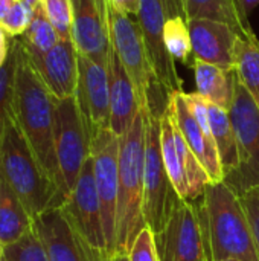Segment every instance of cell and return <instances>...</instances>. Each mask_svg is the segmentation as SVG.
<instances>
[{"label": "cell", "mask_w": 259, "mask_h": 261, "mask_svg": "<svg viewBox=\"0 0 259 261\" xmlns=\"http://www.w3.org/2000/svg\"><path fill=\"white\" fill-rule=\"evenodd\" d=\"M12 47L17 60L12 115L41 167L66 200L55 154V98L40 80L20 37L12 38Z\"/></svg>", "instance_id": "1"}, {"label": "cell", "mask_w": 259, "mask_h": 261, "mask_svg": "<svg viewBox=\"0 0 259 261\" xmlns=\"http://www.w3.org/2000/svg\"><path fill=\"white\" fill-rule=\"evenodd\" d=\"M147 125L148 116L142 107L128 132L119 138L116 252L127 255L136 237L147 226L143 216Z\"/></svg>", "instance_id": "2"}, {"label": "cell", "mask_w": 259, "mask_h": 261, "mask_svg": "<svg viewBox=\"0 0 259 261\" xmlns=\"http://www.w3.org/2000/svg\"><path fill=\"white\" fill-rule=\"evenodd\" d=\"M0 174L18 196L32 220L66 202L41 167L12 113L6 121L0 144Z\"/></svg>", "instance_id": "3"}, {"label": "cell", "mask_w": 259, "mask_h": 261, "mask_svg": "<svg viewBox=\"0 0 259 261\" xmlns=\"http://www.w3.org/2000/svg\"><path fill=\"white\" fill-rule=\"evenodd\" d=\"M200 200L214 261H258L240 196L224 182H209Z\"/></svg>", "instance_id": "4"}, {"label": "cell", "mask_w": 259, "mask_h": 261, "mask_svg": "<svg viewBox=\"0 0 259 261\" xmlns=\"http://www.w3.org/2000/svg\"><path fill=\"white\" fill-rule=\"evenodd\" d=\"M169 102H153L147 107V148H145V199L143 216L147 226L159 234L171 219L172 213L183 200L174 188L162 156L160 132L162 116Z\"/></svg>", "instance_id": "5"}, {"label": "cell", "mask_w": 259, "mask_h": 261, "mask_svg": "<svg viewBox=\"0 0 259 261\" xmlns=\"http://www.w3.org/2000/svg\"><path fill=\"white\" fill-rule=\"evenodd\" d=\"M154 240L159 261H214L200 199L182 200Z\"/></svg>", "instance_id": "6"}, {"label": "cell", "mask_w": 259, "mask_h": 261, "mask_svg": "<svg viewBox=\"0 0 259 261\" xmlns=\"http://www.w3.org/2000/svg\"><path fill=\"white\" fill-rule=\"evenodd\" d=\"M229 118L237 136L240 165L223 182L240 196L259 187V107L238 76Z\"/></svg>", "instance_id": "7"}, {"label": "cell", "mask_w": 259, "mask_h": 261, "mask_svg": "<svg viewBox=\"0 0 259 261\" xmlns=\"http://www.w3.org/2000/svg\"><path fill=\"white\" fill-rule=\"evenodd\" d=\"M55 154L66 200L73 190L85 161L92 154V141L75 96L55 98Z\"/></svg>", "instance_id": "8"}, {"label": "cell", "mask_w": 259, "mask_h": 261, "mask_svg": "<svg viewBox=\"0 0 259 261\" xmlns=\"http://www.w3.org/2000/svg\"><path fill=\"white\" fill-rule=\"evenodd\" d=\"M108 15H110V41L111 49L124 64L130 78L133 80L140 104L145 107L147 99L159 92L165 90L157 81L151 63L148 60V54L143 43L142 29L137 17L124 14L114 9L108 3Z\"/></svg>", "instance_id": "9"}, {"label": "cell", "mask_w": 259, "mask_h": 261, "mask_svg": "<svg viewBox=\"0 0 259 261\" xmlns=\"http://www.w3.org/2000/svg\"><path fill=\"white\" fill-rule=\"evenodd\" d=\"M92 158L107 249L114 255L119 190V136H116L111 130L99 132L92 139Z\"/></svg>", "instance_id": "10"}, {"label": "cell", "mask_w": 259, "mask_h": 261, "mask_svg": "<svg viewBox=\"0 0 259 261\" xmlns=\"http://www.w3.org/2000/svg\"><path fill=\"white\" fill-rule=\"evenodd\" d=\"M50 261H113V254L92 246L70 223L61 206L34 219Z\"/></svg>", "instance_id": "11"}, {"label": "cell", "mask_w": 259, "mask_h": 261, "mask_svg": "<svg viewBox=\"0 0 259 261\" xmlns=\"http://www.w3.org/2000/svg\"><path fill=\"white\" fill-rule=\"evenodd\" d=\"M75 99L90 141L110 128V83L108 64L96 63L78 54V84Z\"/></svg>", "instance_id": "12"}, {"label": "cell", "mask_w": 259, "mask_h": 261, "mask_svg": "<svg viewBox=\"0 0 259 261\" xmlns=\"http://www.w3.org/2000/svg\"><path fill=\"white\" fill-rule=\"evenodd\" d=\"M61 210L75 226V229L92 246L108 251L101 214V203L96 191L92 154L85 161L79 177Z\"/></svg>", "instance_id": "13"}, {"label": "cell", "mask_w": 259, "mask_h": 261, "mask_svg": "<svg viewBox=\"0 0 259 261\" xmlns=\"http://www.w3.org/2000/svg\"><path fill=\"white\" fill-rule=\"evenodd\" d=\"M72 41L79 55L108 64L110 15L108 0H72Z\"/></svg>", "instance_id": "14"}, {"label": "cell", "mask_w": 259, "mask_h": 261, "mask_svg": "<svg viewBox=\"0 0 259 261\" xmlns=\"http://www.w3.org/2000/svg\"><path fill=\"white\" fill-rule=\"evenodd\" d=\"M137 20L142 29L145 49L148 54V60L151 63L153 72L160 83V86L168 93L183 92V81L177 73L176 61L168 52L165 43V21L166 14L160 0H140V9L137 14Z\"/></svg>", "instance_id": "15"}, {"label": "cell", "mask_w": 259, "mask_h": 261, "mask_svg": "<svg viewBox=\"0 0 259 261\" xmlns=\"http://www.w3.org/2000/svg\"><path fill=\"white\" fill-rule=\"evenodd\" d=\"M27 55L40 80L53 98L64 99L75 96L78 84V50L72 38H61L46 54L27 50Z\"/></svg>", "instance_id": "16"}, {"label": "cell", "mask_w": 259, "mask_h": 261, "mask_svg": "<svg viewBox=\"0 0 259 261\" xmlns=\"http://www.w3.org/2000/svg\"><path fill=\"white\" fill-rule=\"evenodd\" d=\"M194 58L223 69H235L234 52L238 34L226 23L208 18L188 21Z\"/></svg>", "instance_id": "17"}, {"label": "cell", "mask_w": 259, "mask_h": 261, "mask_svg": "<svg viewBox=\"0 0 259 261\" xmlns=\"http://www.w3.org/2000/svg\"><path fill=\"white\" fill-rule=\"evenodd\" d=\"M169 110L174 116V121L182 132L185 141L188 142L192 153L197 156L200 164L205 167L211 182H223L224 174L220 162V156L212 138H209L205 130L200 127L194 118L191 107L186 101L185 92H177L171 95Z\"/></svg>", "instance_id": "18"}, {"label": "cell", "mask_w": 259, "mask_h": 261, "mask_svg": "<svg viewBox=\"0 0 259 261\" xmlns=\"http://www.w3.org/2000/svg\"><path fill=\"white\" fill-rule=\"evenodd\" d=\"M110 83V128L116 136H124L142 109L136 86L124 64L111 49L108 58Z\"/></svg>", "instance_id": "19"}, {"label": "cell", "mask_w": 259, "mask_h": 261, "mask_svg": "<svg viewBox=\"0 0 259 261\" xmlns=\"http://www.w3.org/2000/svg\"><path fill=\"white\" fill-rule=\"evenodd\" d=\"M192 69L197 87L195 92L208 102L229 112L235 95V69H223L197 58H194Z\"/></svg>", "instance_id": "20"}, {"label": "cell", "mask_w": 259, "mask_h": 261, "mask_svg": "<svg viewBox=\"0 0 259 261\" xmlns=\"http://www.w3.org/2000/svg\"><path fill=\"white\" fill-rule=\"evenodd\" d=\"M185 9V20L208 18L229 24L243 38H249L253 34L249 18L241 12L237 0H182Z\"/></svg>", "instance_id": "21"}, {"label": "cell", "mask_w": 259, "mask_h": 261, "mask_svg": "<svg viewBox=\"0 0 259 261\" xmlns=\"http://www.w3.org/2000/svg\"><path fill=\"white\" fill-rule=\"evenodd\" d=\"M34 225L18 196L0 174V243L8 246L21 239Z\"/></svg>", "instance_id": "22"}, {"label": "cell", "mask_w": 259, "mask_h": 261, "mask_svg": "<svg viewBox=\"0 0 259 261\" xmlns=\"http://www.w3.org/2000/svg\"><path fill=\"white\" fill-rule=\"evenodd\" d=\"M209 104V118H211V130H212V138L220 156L221 168L224 177L232 174L238 165H240V156H238V144H237V136L229 118V112L211 104Z\"/></svg>", "instance_id": "23"}, {"label": "cell", "mask_w": 259, "mask_h": 261, "mask_svg": "<svg viewBox=\"0 0 259 261\" xmlns=\"http://www.w3.org/2000/svg\"><path fill=\"white\" fill-rule=\"evenodd\" d=\"M235 72L241 84L249 90L259 107V40L238 37L234 52Z\"/></svg>", "instance_id": "24"}, {"label": "cell", "mask_w": 259, "mask_h": 261, "mask_svg": "<svg viewBox=\"0 0 259 261\" xmlns=\"http://www.w3.org/2000/svg\"><path fill=\"white\" fill-rule=\"evenodd\" d=\"M168 110H169V106H168ZM169 115L172 119L174 142H176L177 154H179V159H180V164H182V168H183V173H185V177L188 182V202H192V200H197L203 196L211 179H209L205 167L200 164V161L197 159V156L192 153L188 142L185 141L182 132L179 130V127L174 121L171 110H169Z\"/></svg>", "instance_id": "25"}, {"label": "cell", "mask_w": 259, "mask_h": 261, "mask_svg": "<svg viewBox=\"0 0 259 261\" xmlns=\"http://www.w3.org/2000/svg\"><path fill=\"white\" fill-rule=\"evenodd\" d=\"M162 132H160V145H162V156L163 162L168 171V176L177 190L179 196L183 200H188V182L177 154L176 142H174V128H172V119L169 115V110L166 109L165 115L162 116Z\"/></svg>", "instance_id": "26"}, {"label": "cell", "mask_w": 259, "mask_h": 261, "mask_svg": "<svg viewBox=\"0 0 259 261\" xmlns=\"http://www.w3.org/2000/svg\"><path fill=\"white\" fill-rule=\"evenodd\" d=\"M20 38L26 49L34 54H46L61 40L52 23L47 20L41 5L34 9L32 21Z\"/></svg>", "instance_id": "27"}, {"label": "cell", "mask_w": 259, "mask_h": 261, "mask_svg": "<svg viewBox=\"0 0 259 261\" xmlns=\"http://www.w3.org/2000/svg\"><path fill=\"white\" fill-rule=\"evenodd\" d=\"M163 34H165V43H166L168 52L171 54L174 61H179L185 66L192 67L194 54H192L188 21L183 17L166 18Z\"/></svg>", "instance_id": "28"}, {"label": "cell", "mask_w": 259, "mask_h": 261, "mask_svg": "<svg viewBox=\"0 0 259 261\" xmlns=\"http://www.w3.org/2000/svg\"><path fill=\"white\" fill-rule=\"evenodd\" d=\"M3 261H50V258L38 231L32 225L21 239L3 246Z\"/></svg>", "instance_id": "29"}, {"label": "cell", "mask_w": 259, "mask_h": 261, "mask_svg": "<svg viewBox=\"0 0 259 261\" xmlns=\"http://www.w3.org/2000/svg\"><path fill=\"white\" fill-rule=\"evenodd\" d=\"M15 52L11 46V54L5 66L0 69V144L5 132L6 121L12 113V98H14V78H15Z\"/></svg>", "instance_id": "30"}, {"label": "cell", "mask_w": 259, "mask_h": 261, "mask_svg": "<svg viewBox=\"0 0 259 261\" xmlns=\"http://www.w3.org/2000/svg\"><path fill=\"white\" fill-rule=\"evenodd\" d=\"M40 5L60 38H72V0H40Z\"/></svg>", "instance_id": "31"}, {"label": "cell", "mask_w": 259, "mask_h": 261, "mask_svg": "<svg viewBox=\"0 0 259 261\" xmlns=\"http://www.w3.org/2000/svg\"><path fill=\"white\" fill-rule=\"evenodd\" d=\"M34 9L35 8H31L29 5L23 3L21 0H17L14 3V6L9 9V12L6 14V17L0 21V28L11 38L21 37L32 21Z\"/></svg>", "instance_id": "32"}, {"label": "cell", "mask_w": 259, "mask_h": 261, "mask_svg": "<svg viewBox=\"0 0 259 261\" xmlns=\"http://www.w3.org/2000/svg\"><path fill=\"white\" fill-rule=\"evenodd\" d=\"M240 199L249 220V226H250V232L259 261V187L250 188L246 193L240 194Z\"/></svg>", "instance_id": "33"}, {"label": "cell", "mask_w": 259, "mask_h": 261, "mask_svg": "<svg viewBox=\"0 0 259 261\" xmlns=\"http://www.w3.org/2000/svg\"><path fill=\"white\" fill-rule=\"evenodd\" d=\"M128 258L130 261H159L154 232L148 226H145L136 237L128 252Z\"/></svg>", "instance_id": "34"}, {"label": "cell", "mask_w": 259, "mask_h": 261, "mask_svg": "<svg viewBox=\"0 0 259 261\" xmlns=\"http://www.w3.org/2000/svg\"><path fill=\"white\" fill-rule=\"evenodd\" d=\"M108 3L114 9L128 15H134V17H137L139 9H140V0H108Z\"/></svg>", "instance_id": "35"}, {"label": "cell", "mask_w": 259, "mask_h": 261, "mask_svg": "<svg viewBox=\"0 0 259 261\" xmlns=\"http://www.w3.org/2000/svg\"><path fill=\"white\" fill-rule=\"evenodd\" d=\"M160 2L165 8L166 18H172V17H183L185 18V9H183L182 0H160Z\"/></svg>", "instance_id": "36"}, {"label": "cell", "mask_w": 259, "mask_h": 261, "mask_svg": "<svg viewBox=\"0 0 259 261\" xmlns=\"http://www.w3.org/2000/svg\"><path fill=\"white\" fill-rule=\"evenodd\" d=\"M11 46H12V38L8 37L6 32L0 28V69L5 66V63L9 58Z\"/></svg>", "instance_id": "37"}, {"label": "cell", "mask_w": 259, "mask_h": 261, "mask_svg": "<svg viewBox=\"0 0 259 261\" xmlns=\"http://www.w3.org/2000/svg\"><path fill=\"white\" fill-rule=\"evenodd\" d=\"M237 5L241 9V12L249 18L252 11L259 5V0H237Z\"/></svg>", "instance_id": "38"}, {"label": "cell", "mask_w": 259, "mask_h": 261, "mask_svg": "<svg viewBox=\"0 0 259 261\" xmlns=\"http://www.w3.org/2000/svg\"><path fill=\"white\" fill-rule=\"evenodd\" d=\"M17 0H0V21L6 17V14L9 12V9L14 6Z\"/></svg>", "instance_id": "39"}, {"label": "cell", "mask_w": 259, "mask_h": 261, "mask_svg": "<svg viewBox=\"0 0 259 261\" xmlns=\"http://www.w3.org/2000/svg\"><path fill=\"white\" fill-rule=\"evenodd\" d=\"M113 261H130L128 255L127 254H121V252H116L113 255Z\"/></svg>", "instance_id": "40"}, {"label": "cell", "mask_w": 259, "mask_h": 261, "mask_svg": "<svg viewBox=\"0 0 259 261\" xmlns=\"http://www.w3.org/2000/svg\"><path fill=\"white\" fill-rule=\"evenodd\" d=\"M21 2L26 3V5H29L31 8H37L40 5V0H21Z\"/></svg>", "instance_id": "41"}, {"label": "cell", "mask_w": 259, "mask_h": 261, "mask_svg": "<svg viewBox=\"0 0 259 261\" xmlns=\"http://www.w3.org/2000/svg\"><path fill=\"white\" fill-rule=\"evenodd\" d=\"M3 260V245L0 243V261Z\"/></svg>", "instance_id": "42"}, {"label": "cell", "mask_w": 259, "mask_h": 261, "mask_svg": "<svg viewBox=\"0 0 259 261\" xmlns=\"http://www.w3.org/2000/svg\"><path fill=\"white\" fill-rule=\"evenodd\" d=\"M221 261H243V260H238V258H226V260H221Z\"/></svg>", "instance_id": "43"}, {"label": "cell", "mask_w": 259, "mask_h": 261, "mask_svg": "<svg viewBox=\"0 0 259 261\" xmlns=\"http://www.w3.org/2000/svg\"><path fill=\"white\" fill-rule=\"evenodd\" d=\"M2 261H3V260H2Z\"/></svg>", "instance_id": "44"}]
</instances>
